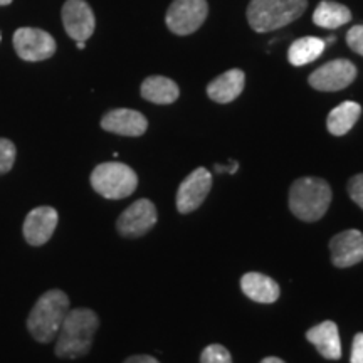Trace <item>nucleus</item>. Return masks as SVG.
Returning <instances> with one entry per match:
<instances>
[{
	"label": "nucleus",
	"instance_id": "1",
	"mask_svg": "<svg viewBox=\"0 0 363 363\" xmlns=\"http://www.w3.org/2000/svg\"><path fill=\"white\" fill-rule=\"evenodd\" d=\"M99 328V318L89 308L69 310L57 333L54 352L59 358H81L93 347L94 335Z\"/></svg>",
	"mask_w": 363,
	"mask_h": 363
},
{
	"label": "nucleus",
	"instance_id": "2",
	"mask_svg": "<svg viewBox=\"0 0 363 363\" xmlns=\"http://www.w3.org/2000/svg\"><path fill=\"white\" fill-rule=\"evenodd\" d=\"M69 296L61 289H49L40 294L27 316V331L38 343H51L69 311Z\"/></svg>",
	"mask_w": 363,
	"mask_h": 363
},
{
	"label": "nucleus",
	"instance_id": "3",
	"mask_svg": "<svg viewBox=\"0 0 363 363\" xmlns=\"http://www.w3.org/2000/svg\"><path fill=\"white\" fill-rule=\"evenodd\" d=\"M331 203V189L323 179L303 177L289 189V208L299 220L316 222Z\"/></svg>",
	"mask_w": 363,
	"mask_h": 363
},
{
	"label": "nucleus",
	"instance_id": "4",
	"mask_svg": "<svg viewBox=\"0 0 363 363\" xmlns=\"http://www.w3.org/2000/svg\"><path fill=\"white\" fill-rule=\"evenodd\" d=\"M306 7L308 0H251L247 21L256 33H271L299 19Z\"/></svg>",
	"mask_w": 363,
	"mask_h": 363
},
{
	"label": "nucleus",
	"instance_id": "5",
	"mask_svg": "<svg viewBox=\"0 0 363 363\" xmlns=\"http://www.w3.org/2000/svg\"><path fill=\"white\" fill-rule=\"evenodd\" d=\"M91 187L101 197L121 201L130 197L138 187V175L131 167L120 162H104L91 172Z\"/></svg>",
	"mask_w": 363,
	"mask_h": 363
},
{
	"label": "nucleus",
	"instance_id": "6",
	"mask_svg": "<svg viewBox=\"0 0 363 363\" xmlns=\"http://www.w3.org/2000/svg\"><path fill=\"white\" fill-rule=\"evenodd\" d=\"M13 49L22 61L39 62L52 57L56 52V40L48 30L35 27H19L12 38Z\"/></svg>",
	"mask_w": 363,
	"mask_h": 363
},
{
	"label": "nucleus",
	"instance_id": "7",
	"mask_svg": "<svg viewBox=\"0 0 363 363\" xmlns=\"http://www.w3.org/2000/svg\"><path fill=\"white\" fill-rule=\"evenodd\" d=\"M207 12V0H174L165 16L167 27L177 35H189L201 29Z\"/></svg>",
	"mask_w": 363,
	"mask_h": 363
},
{
	"label": "nucleus",
	"instance_id": "8",
	"mask_svg": "<svg viewBox=\"0 0 363 363\" xmlns=\"http://www.w3.org/2000/svg\"><path fill=\"white\" fill-rule=\"evenodd\" d=\"M157 224V208L148 199H140L131 203L116 220V230L128 239L142 238Z\"/></svg>",
	"mask_w": 363,
	"mask_h": 363
},
{
	"label": "nucleus",
	"instance_id": "9",
	"mask_svg": "<svg viewBox=\"0 0 363 363\" xmlns=\"http://www.w3.org/2000/svg\"><path fill=\"white\" fill-rule=\"evenodd\" d=\"M357 78V67L348 59H335L318 67L310 76V86L318 91H340L350 86Z\"/></svg>",
	"mask_w": 363,
	"mask_h": 363
},
{
	"label": "nucleus",
	"instance_id": "10",
	"mask_svg": "<svg viewBox=\"0 0 363 363\" xmlns=\"http://www.w3.org/2000/svg\"><path fill=\"white\" fill-rule=\"evenodd\" d=\"M59 222L57 211L51 206H39L26 216L22 224V235L33 247L44 246L54 235Z\"/></svg>",
	"mask_w": 363,
	"mask_h": 363
},
{
	"label": "nucleus",
	"instance_id": "11",
	"mask_svg": "<svg viewBox=\"0 0 363 363\" xmlns=\"http://www.w3.org/2000/svg\"><path fill=\"white\" fill-rule=\"evenodd\" d=\"M212 187V175L211 172L203 167H199L194 170L187 179L180 184L179 192H177V208L180 214H190L197 211L206 201V197L211 192Z\"/></svg>",
	"mask_w": 363,
	"mask_h": 363
},
{
	"label": "nucleus",
	"instance_id": "12",
	"mask_svg": "<svg viewBox=\"0 0 363 363\" xmlns=\"http://www.w3.org/2000/svg\"><path fill=\"white\" fill-rule=\"evenodd\" d=\"M61 17L67 35L74 39L76 43L78 40L86 43L93 35L96 19H94L93 9L84 0H66V4L62 6Z\"/></svg>",
	"mask_w": 363,
	"mask_h": 363
},
{
	"label": "nucleus",
	"instance_id": "13",
	"mask_svg": "<svg viewBox=\"0 0 363 363\" xmlns=\"http://www.w3.org/2000/svg\"><path fill=\"white\" fill-rule=\"evenodd\" d=\"M331 261L337 267H350L363 261V234L357 229L343 230L330 240Z\"/></svg>",
	"mask_w": 363,
	"mask_h": 363
},
{
	"label": "nucleus",
	"instance_id": "14",
	"mask_svg": "<svg viewBox=\"0 0 363 363\" xmlns=\"http://www.w3.org/2000/svg\"><path fill=\"white\" fill-rule=\"evenodd\" d=\"M101 128L120 136H142L148 128V121L140 111L118 108L101 118Z\"/></svg>",
	"mask_w": 363,
	"mask_h": 363
},
{
	"label": "nucleus",
	"instance_id": "15",
	"mask_svg": "<svg viewBox=\"0 0 363 363\" xmlns=\"http://www.w3.org/2000/svg\"><path fill=\"white\" fill-rule=\"evenodd\" d=\"M308 342L316 347L321 357L326 360H338L342 358V342H340L338 326L333 321H323V323L313 326L306 331Z\"/></svg>",
	"mask_w": 363,
	"mask_h": 363
},
{
	"label": "nucleus",
	"instance_id": "16",
	"mask_svg": "<svg viewBox=\"0 0 363 363\" xmlns=\"http://www.w3.org/2000/svg\"><path fill=\"white\" fill-rule=\"evenodd\" d=\"M246 84V74L240 69H230L216 78L207 86V94L216 103H230L242 93Z\"/></svg>",
	"mask_w": 363,
	"mask_h": 363
},
{
	"label": "nucleus",
	"instance_id": "17",
	"mask_svg": "<svg viewBox=\"0 0 363 363\" xmlns=\"http://www.w3.org/2000/svg\"><path fill=\"white\" fill-rule=\"evenodd\" d=\"M240 289L249 299L257 303H274L279 298V286L269 276L261 272H247L240 279Z\"/></svg>",
	"mask_w": 363,
	"mask_h": 363
},
{
	"label": "nucleus",
	"instance_id": "18",
	"mask_svg": "<svg viewBox=\"0 0 363 363\" xmlns=\"http://www.w3.org/2000/svg\"><path fill=\"white\" fill-rule=\"evenodd\" d=\"M140 93L147 101L155 104H172L180 96V89L175 81L165 76H150L142 83Z\"/></svg>",
	"mask_w": 363,
	"mask_h": 363
},
{
	"label": "nucleus",
	"instance_id": "19",
	"mask_svg": "<svg viewBox=\"0 0 363 363\" xmlns=\"http://www.w3.org/2000/svg\"><path fill=\"white\" fill-rule=\"evenodd\" d=\"M362 115V106L355 101H345L331 110L326 120L328 131L335 136H343L350 131Z\"/></svg>",
	"mask_w": 363,
	"mask_h": 363
},
{
	"label": "nucleus",
	"instance_id": "20",
	"mask_svg": "<svg viewBox=\"0 0 363 363\" xmlns=\"http://www.w3.org/2000/svg\"><path fill=\"white\" fill-rule=\"evenodd\" d=\"M352 21L350 9L345 7L343 4L331 2V0H323L320 6L316 7L315 13H313V22L318 27L323 29H337Z\"/></svg>",
	"mask_w": 363,
	"mask_h": 363
},
{
	"label": "nucleus",
	"instance_id": "21",
	"mask_svg": "<svg viewBox=\"0 0 363 363\" xmlns=\"http://www.w3.org/2000/svg\"><path fill=\"white\" fill-rule=\"evenodd\" d=\"M326 48V43L320 38H301L291 44L288 59L293 66H305L316 61Z\"/></svg>",
	"mask_w": 363,
	"mask_h": 363
},
{
	"label": "nucleus",
	"instance_id": "22",
	"mask_svg": "<svg viewBox=\"0 0 363 363\" xmlns=\"http://www.w3.org/2000/svg\"><path fill=\"white\" fill-rule=\"evenodd\" d=\"M17 158V148L12 140L0 138V175H6L13 169Z\"/></svg>",
	"mask_w": 363,
	"mask_h": 363
},
{
	"label": "nucleus",
	"instance_id": "23",
	"mask_svg": "<svg viewBox=\"0 0 363 363\" xmlns=\"http://www.w3.org/2000/svg\"><path fill=\"white\" fill-rule=\"evenodd\" d=\"M201 363H233V357L222 345H208L202 352Z\"/></svg>",
	"mask_w": 363,
	"mask_h": 363
},
{
	"label": "nucleus",
	"instance_id": "24",
	"mask_svg": "<svg viewBox=\"0 0 363 363\" xmlns=\"http://www.w3.org/2000/svg\"><path fill=\"white\" fill-rule=\"evenodd\" d=\"M347 44L352 51L363 56V26H355L348 30Z\"/></svg>",
	"mask_w": 363,
	"mask_h": 363
},
{
	"label": "nucleus",
	"instance_id": "25",
	"mask_svg": "<svg viewBox=\"0 0 363 363\" xmlns=\"http://www.w3.org/2000/svg\"><path fill=\"white\" fill-rule=\"evenodd\" d=\"M348 194L352 201L363 208V174L355 175L348 182Z\"/></svg>",
	"mask_w": 363,
	"mask_h": 363
},
{
	"label": "nucleus",
	"instance_id": "26",
	"mask_svg": "<svg viewBox=\"0 0 363 363\" xmlns=\"http://www.w3.org/2000/svg\"><path fill=\"white\" fill-rule=\"evenodd\" d=\"M350 363H363V333H357L353 338Z\"/></svg>",
	"mask_w": 363,
	"mask_h": 363
},
{
	"label": "nucleus",
	"instance_id": "27",
	"mask_svg": "<svg viewBox=\"0 0 363 363\" xmlns=\"http://www.w3.org/2000/svg\"><path fill=\"white\" fill-rule=\"evenodd\" d=\"M123 363H160V362L150 355H133V357L126 358Z\"/></svg>",
	"mask_w": 363,
	"mask_h": 363
},
{
	"label": "nucleus",
	"instance_id": "28",
	"mask_svg": "<svg viewBox=\"0 0 363 363\" xmlns=\"http://www.w3.org/2000/svg\"><path fill=\"white\" fill-rule=\"evenodd\" d=\"M214 169H216L217 174H224V172H227V174H235V172H238V169H239V163L238 162H230V163H227V167L219 165V163H217Z\"/></svg>",
	"mask_w": 363,
	"mask_h": 363
},
{
	"label": "nucleus",
	"instance_id": "29",
	"mask_svg": "<svg viewBox=\"0 0 363 363\" xmlns=\"http://www.w3.org/2000/svg\"><path fill=\"white\" fill-rule=\"evenodd\" d=\"M261 363H284V362L281 360V358H278V357H267Z\"/></svg>",
	"mask_w": 363,
	"mask_h": 363
},
{
	"label": "nucleus",
	"instance_id": "30",
	"mask_svg": "<svg viewBox=\"0 0 363 363\" xmlns=\"http://www.w3.org/2000/svg\"><path fill=\"white\" fill-rule=\"evenodd\" d=\"M76 48H78V49H84V48H86V43H83V40H78V43H76Z\"/></svg>",
	"mask_w": 363,
	"mask_h": 363
},
{
	"label": "nucleus",
	"instance_id": "31",
	"mask_svg": "<svg viewBox=\"0 0 363 363\" xmlns=\"http://www.w3.org/2000/svg\"><path fill=\"white\" fill-rule=\"evenodd\" d=\"M13 0H0V7L2 6H9V4H12Z\"/></svg>",
	"mask_w": 363,
	"mask_h": 363
},
{
	"label": "nucleus",
	"instance_id": "32",
	"mask_svg": "<svg viewBox=\"0 0 363 363\" xmlns=\"http://www.w3.org/2000/svg\"><path fill=\"white\" fill-rule=\"evenodd\" d=\"M0 40H2V34H0Z\"/></svg>",
	"mask_w": 363,
	"mask_h": 363
}]
</instances>
